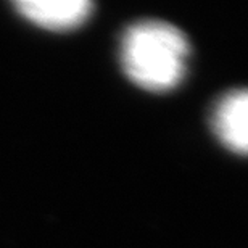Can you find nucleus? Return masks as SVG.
I'll use <instances>...</instances> for the list:
<instances>
[{"label":"nucleus","instance_id":"nucleus-1","mask_svg":"<svg viewBox=\"0 0 248 248\" xmlns=\"http://www.w3.org/2000/svg\"><path fill=\"white\" fill-rule=\"evenodd\" d=\"M190 46L172 24L145 19L131 24L121 37L120 58L126 76L150 92H168L186 76Z\"/></svg>","mask_w":248,"mask_h":248},{"label":"nucleus","instance_id":"nucleus-2","mask_svg":"<svg viewBox=\"0 0 248 248\" xmlns=\"http://www.w3.org/2000/svg\"><path fill=\"white\" fill-rule=\"evenodd\" d=\"M15 8L29 23L50 31H69L91 18L93 5L87 0H19Z\"/></svg>","mask_w":248,"mask_h":248},{"label":"nucleus","instance_id":"nucleus-3","mask_svg":"<svg viewBox=\"0 0 248 248\" xmlns=\"http://www.w3.org/2000/svg\"><path fill=\"white\" fill-rule=\"evenodd\" d=\"M211 124L222 145L239 155H248V89L222 95L213 110Z\"/></svg>","mask_w":248,"mask_h":248}]
</instances>
